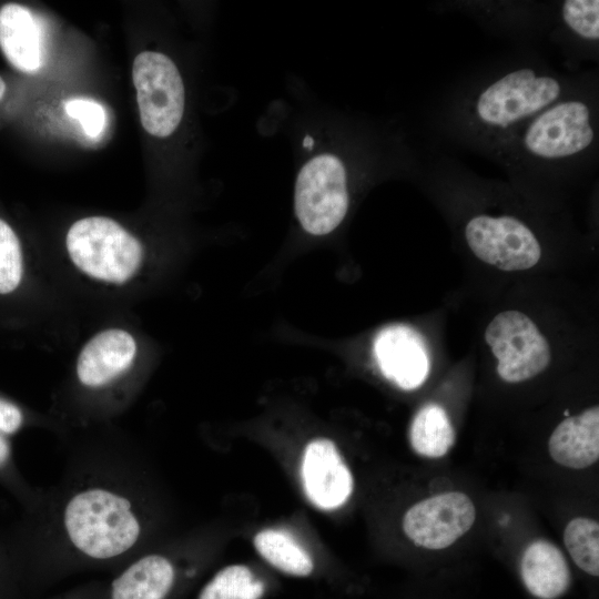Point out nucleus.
Returning a JSON list of instances; mask_svg holds the SVG:
<instances>
[{"mask_svg": "<svg viewBox=\"0 0 599 599\" xmlns=\"http://www.w3.org/2000/svg\"><path fill=\"white\" fill-rule=\"evenodd\" d=\"M63 525L72 545L94 559H110L130 550L141 526L131 502L104 488H89L68 501Z\"/></svg>", "mask_w": 599, "mask_h": 599, "instance_id": "obj_1", "label": "nucleus"}, {"mask_svg": "<svg viewBox=\"0 0 599 599\" xmlns=\"http://www.w3.org/2000/svg\"><path fill=\"white\" fill-rule=\"evenodd\" d=\"M67 248L74 265L83 273L114 284L129 281L143 257L139 240L104 216L77 221L68 231Z\"/></svg>", "mask_w": 599, "mask_h": 599, "instance_id": "obj_2", "label": "nucleus"}, {"mask_svg": "<svg viewBox=\"0 0 599 599\" xmlns=\"http://www.w3.org/2000/svg\"><path fill=\"white\" fill-rule=\"evenodd\" d=\"M349 205L348 170L331 151L309 156L300 167L294 189V210L305 232L322 236L344 220Z\"/></svg>", "mask_w": 599, "mask_h": 599, "instance_id": "obj_3", "label": "nucleus"}, {"mask_svg": "<svg viewBox=\"0 0 599 599\" xmlns=\"http://www.w3.org/2000/svg\"><path fill=\"white\" fill-rule=\"evenodd\" d=\"M561 92L558 79L521 68L481 90L474 103V115L484 128L504 132L557 102Z\"/></svg>", "mask_w": 599, "mask_h": 599, "instance_id": "obj_4", "label": "nucleus"}, {"mask_svg": "<svg viewBox=\"0 0 599 599\" xmlns=\"http://www.w3.org/2000/svg\"><path fill=\"white\" fill-rule=\"evenodd\" d=\"M132 78L144 130L156 138L170 136L180 125L185 105L177 67L161 52L143 51L134 59Z\"/></svg>", "mask_w": 599, "mask_h": 599, "instance_id": "obj_5", "label": "nucleus"}, {"mask_svg": "<svg viewBox=\"0 0 599 599\" xmlns=\"http://www.w3.org/2000/svg\"><path fill=\"white\" fill-rule=\"evenodd\" d=\"M485 339L498 359L497 373L507 383H520L540 374L550 362V347L535 323L518 311L496 315Z\"/></svg>", "mask_w": 599, "mask_h": 599, "instance_id": "obj_6", "label": "nucleus"}, {"mask_svg": "<svg viewBox=\"0 0 599 599\" xmlns=\"http://www.w3.org/2000/svg\"><path fill=\"white\" fill-rule=\"evenodd\" d=\"M593 140L590 109L580 100L555 102L530 119L522 134L525 150L542 160L579 154Z\"/></svg>", "mask_w": 599, "mask_h": 599, "instance_id": "obj_7", "label": "nucleus"}, {"mask_svg": "<svg viewBox=\"0 0 599 599\" xmlns=\"http://www.w3.org/2000/svg\"><path fill=\"white\" fill-rule=\"evenodd\" d=\"M465 237L473 253L502 271L535 266L541 247L530 229L516 217L477 215L468 221Z\"/></svg>", "mask_w": 599, "mask_h": 599, "instance_id": "obj_8", "label": "nucleus"}, {"mask_svg": "<svg viewBox=\"0 0 599 599\" xmlns=\"http://www.w3.org/2000/svg\"><path fill=\"white\" fill-rule=\"evenodd\" d=\"M475 519L471 499L466 494L449 491L412 506L404 515L403 530L415 545L437 550L465 535Z\"/></svg>", "mask_w": 599, "mask_h": 599, "instance_id": "obj_9", "label": "nucleus"}, {"mask_svg": "<svg viewBox=\"0 0 599 599\" xmlns=\"http://www.w3.org/2000/svg\"><path fill=\"white\" fill-rule=\"evenodd\" d=\"M300 474L306 498L319 510H336L352 496L353 475L338 448L328 438H315L307 443L302 454Z\"/></svg>", "mask_w": 599, "mask_h": 599, "instance_id": "obj_10", "label": "nucleus"}, {"mask_svg": "<svg viewBox=\"0 0 599 599\" xmlns=\"http://www.w3.org/2000/svg\"><path fill=\"white\" fill-rule=\"evenodd\" d=\"M373 352L382 374L402 389H415L427 378L426 344L409 326L396 324L383 328L374 339Z\"/></svg>", "mask_w": 599, "mask_h": 599, "instance_id": "obj_11", "label": "nucleus"}, {"mask_svg": "<svg viewBox=\"0 0 599 599\" xmlns=\"http://www.w3.org/2000/svg\"><path fill=\"white\" fill-rule=\"evenodd\" d=\"M136 354L133 336L120 328L98 333L82 348L78 362L79 380L88 387H100L122 375Z\"/></svg>", "mask_w": 599, "mask_h": 599, "instance_id": "obj_12", "label": "nucleus"}, {"mask_svg": "<svg viewBox=\"0 0 599 599\" xmlns=\"http://www.w3.org/2000/svg\"><path fill=\"white\" fill-rule=\"evenodd\" d=\"M551 458L561 466L582 469L599 457V408L567 417L552 432L548 443Z\"/></svg>", "mask_w": 599, "mask_h": 599, "instance_id": "obj_13", "label": "nucleus"}, {"mask_svg": "<svg viewBox=\"0 0 599 599\" xmlns=\"http://www.w3.org/2000/svg\"><path fill=\"white\" fill-rule=\"evenodd\" d=\"M0 48L16 69L30 73L40 68V27L27 7L8 3L0 9Z\"/></svg>", "mask_w": 599, "mask_h": 599, "instance_id": "obj_14", "label": "nucleus"}, {"mask_svg": "<svg viewBox=\"0 0 599 599\" xmlns=\"http://www.w3.org/2000/svg\"><path fill=\"white\" fill-rule=\"evenodd\" d=\"M520 573L527 590L540 599H556L570 583V571L562 552L551 542L536 540L524 551Z\"/></svg>", "mask_w": 599, "mask_h": 599, "instance_id": "obj_15", "label": "nucleus"}, {"mask_svg": "<svg viewBox=\"0 0 599 599\" xmlns=\"http://www.w3.org/2000/svg\"><path fill=\"white\" fill-rule=\"evenodd\" d=\"M176 579V569L167 557L146 555L113 580L111 599H167Z\"/></svg>", "mask_w": 599, "mask_h": 599, "instance_id": "obj_16", "label": "nucleus"}, {"mask_svg": "<svg viewBox=\"0 0 599 599\" xmlns=\"http://www.w3.org/2000/svg\"><path fill=\"white\" fill-rule=\"evenodd\" d=\"M253 545L263 560L284 575L309 578L316 572L312 555L282 529L260 530L253 537Z\"/></svg>", "mask_w": 599, "mask_h": 599, "instance_id": "obj_17", "label": "nucleus"}, {"mask_svg": "<svg viewBox=\"0 0 599 599\" xmlns=\"http://www.w3.org/2000/svg\"><path fill=\"white\" fill-rule=\"evenodd\" d=\"M271 590L268 579L245 564L220 569L201 589L197 599H265Z\"/></svg>", "mask_w": 599, "mask_h": 599, "instance_id": "obj_18", "label": "nucleus"}, {"mask_svg": "<svg viewBox=\"0 0 599 599\" xmlns=\"http://www.w3.org/2000/svg\"><path fill=\"white\" fill-rule=\"evenodd\" d=\"M409 440L414 450L425 457H443L453 447L455 432L445 409L437 404L423 406L415 415Z\"/></svg>", "mask_w": 599, "mask_h": 599, "instance_id": "obj_19", "label": "nucleus"}, {"mask_svg": "<svg viewBox=\"0 0 599 599\" xmlns=\"http://www.w3.org/2000/svg\"><path fill=\"white\" fill-rule=\"evenodd\" d=\"M564 542L575 564L591 576L599 575V525L596 520L577 517L564 532Z\"/></svg>", "mask_w": 599, "mask_h": 599, "instance_id": "obj_20", "label": "nucleus"}, {"mask_svg": "<svg viewBox=\"0 0 599 599\" xmlns=\"http://www.w3.org/2000/svg\"><path fill=\"white\" fill-rule=\"evenodd\" d=\"M22 277L20 242L13 230L0 220V294L14 291Z\"/></svg>", "mask_w": 599, "mask_h": 599, "instance_id": "obj_21", "label": "nucleus"}, {"mask_svg": "<svg viewBox=\"0 0 599 599\" xmlns=\"http://www.w3.org/2000/svg\"><path fill=\"white\" fill-rule=\"evenodd\" d=\"M561 14L565 23L582 39L597 41L599 38V1L567 0Z\"/></svg>", "mask_w": 599, "mask_h": 599, "instance_id": "obj_22", "label": "nucleus"}, {"mask_svg": "<svg viewBox=\"0 0 599 599\" xmlns=\"http://www.w3.org/2000/svg\"><path fill=\"white\" fill-rule=\"evenodd\" d=\"M65 113L77 119L85 134L97 138L101 134L105 124V112L103 106L97 101L89 99H72L65 105Z\"/></svg>", "mask_w": 599, "mask_h": 599, "instance_id": "obj_23", "label": "nucleus"}, {"mask_svg": "<svg viewBox=\"0 0 599 599\" xmlns=\"http://www.w3.org/2000/svg\"><path fill=\"white\" fill-rule=\"evenodd\" d=\"M22 424V414L20 409L3 399H0V432L12 434L17 432Z\"/></svg>", "mask_w": 599, "mask_h": 599, "instance_id": "obj_24", "label": "nucleus"}, {"mask_svg": "<svg viewBox=\"0 0 599 599\" xmlns=\"http://www.w3.org/2000/svg\"><path fill=\"white\" fill-rule=\"evenodd\" d=\"M9 456V446L7 441L0 436V466L4 464Z\"/></svg>", "mask_w": 599, "mask_h": 599, "instance_id": "obj_25", "label": "nucleus"}, {"mask_svg": "<svg viewBox=\"0 0 599 599\" xmlns=\"http://www.w3.org/2000/svg\"><path fill=\"white\" fill-rule=\"evenodd\" d=\"M6 92V83L3 79L0 77V100L3 98Z\"/></svg>", "mask_w": 599, "mask_h": 599, "instance_id": "obj_26", "label": "nucleus"}]
</instances>
